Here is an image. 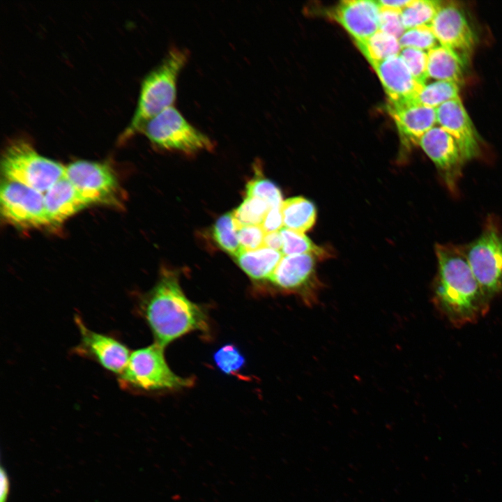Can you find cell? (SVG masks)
<instances>
[{"label": "cell", "mask_w": 502, "mask_h": 502, "mask_svg": "<svg viewBox=\"0 0 502 502\" xmlns=\"http://www.w3.org/2000/svg\"><path fill=\"white\" fill-rule=\"evenodd\" d=\"M263 247L281 252L282 248V238L280 231L266 234L264 239Z\"/></svg>", "instance_id": "cell-35"}, {"label": "cell", "mask_w": 502, "mask_h": 502, "mask_svg": "<svg viewBox=\"0 0 502 502\" xmlns=\"http://www.w3.org/2000/svg\"><path fill=\"white\" fill-rule=\"evenodd\" d=\"M4 178L43 194L65 176L66 166L40 155L26 141L15 139L1 158Z\"/></svg>", "instance_id": "cell-4"}, {"label": "cell", "mask_w": 502, "mask_h": 502, "mask_svg": "<svg viewBox=\"0 0 502 502\" xmlns=\"http://www.w3.org/2000/svg\"><path fill=\"white\" fill-rule=\"evenodd\" d=\"M436 110L437 123L455 139L464 160L477 157L480 151L479 136L459 97Z\"/></svg>", "instance_id": "cell-12"}, {"label": "cell", "mask_w": 502, "mask_h": 502, "mask_svg": "<svg viewBox=\"0 0 502 502\" xmlns=\"http://www.w3.org/2000/svg\"><path fill=\"white\" fill-rule=\"evenodd\" d=\"M437 273L432 302L450 324L460 328L477 322L488 312L485 296L469 264L464 246L436 244Z\"/></svg>", "instance_id": "cell-1"}, {"label": "cell", "mask_w": 502, "mask_h": 502, "mask_svg": "<svg viewBox=\"0 0 502 502\" xmlns=\"http://www.w3.org/2000/svg\"><path fill=\"white\" fill-rule=\"evenodd\" d=\"M119 381L123 386L141 390H178L195 381L176 374L165 360L164 348L156 343L130 353Z\"/></svg>", "instance_id": "cell-5"}, {"label": "cell", "mask_w": 502, "mask_h": 502, "mask_svg": "<svg viewBox=\"0 0 502 502\" xmlns=\"http://www.w3.org/2000/svg\"><path fill=\"white\" fill-rule=\"evenodd\" d=\"M356 43L371 66L398 55L402 49L397 38L381 30L367 40Z\"/></svg>", "instance_id": "cell-22"}, {"label": "cell", "mask_w": 502, "mask_h": 502, "mask_svg": "<svg viewBox=\"0 0 502 502\" xmlns=\"http://www.w3.org/2000/svg\"><path fill=\"white\" fill-rule=\"evenodd\" d=\"M387 110L406 146L418 144L423 135L437 122L436 109L423 105L417 100L388 102Z\"/></svg>", "instance_id": "cell-15"}, {"label": "cell", "mask_w": 502, "mask_h": 502, "mask_svg": "<svg viewBox=\"0 0 502 502\" xmlns=\"http://www.w3.org/2000/svg\"><path fill=\"white\" fill-rule=\"evenodd\" d=\"M418 145L434 162L448 189L456 192L465 160L455 139L441 126H434Z\"/></svg>", "instance_id": "cell-10"}, {"label": "cell", "mask_w": 502, "mask_h": 502, "mask_svg": "<svg viewBox=\"0 0 502 502\" xmlns=\"http://www.w3.org/2000/svg\"><path fill=\"white\" fill-rule=\"evenodd\" d=\"M282 238L281 252L283 256L312 254L324 257L326 251L315 245L304 233L283 227L280 230Z\"/></svg>", "instance_id": "cell-26"}, {"label": "cell", "mask_w": 502, "mask_h": 502, "mask_svg": "<svg viewBox=\"0 0 502 502\" xmlns=\"http://www.w3.org/2000/svg\"><path fill=\"white\" fill-rule=\"evenodd\" d=\"M400 10L380 7L379 30L390 34L398 40L405 31Z\"/></svg>", "instance_id": "cell-32"}, {"label": "cell", "mask_w": 502, "mask_h": 502, "mask_svg": "<svg viewBox=\"0 0 502 502\" xmlns=\"http://www.w3.org/2000/svg\"><path fill=\"white\" fill-rule=\"evenodd\" d=\"M75 323L81 337L77 351L92 357L106 370L120 374L130 355L126 345L110 336L89 330L79 317H75Z\"/></svg>", "instance_id": "cell-14"}, {"label": "cell", "mask_w": 502, "mask_h": 502, "mask_svg": "<svg viewBox=\"0 0 502 502\" xmlns=\"http://www.w3.org/2000/svg\"><path fill=\"white\" fill-rule=\"evenodd\" d=\"M464 248L473 275L491 302L502 292V229L489 218L480 235Z\"/></svg>", "instance_id": "cell-6"}, {"label": "cell", "mask_w": 502, "mask_h": 502, "mask_svg": "<svg viewBox=\"0 0 502 502\" xmlns=\"http://www.w3.org/2000/svg\"><path fill=\"white\" fill-rule=\"evenodd\" d=\"M410 73L420 84L425 85L427 75V52L423 50L405 47L402 48L399 54Z\"/></svg>", "instance_id": "cell-31"}, {"label": "cell", "mask_w": 502, "mask_h": 502, "mask_svg": "<svg viewBox=\"0 0 502 502\" xmlns=\"http://www.w3.org/2000/svg\"><path fill=\"white\" fill-rule=\"evenodd\" d=\"M1 213L9 223L24 228L50 225L44 194L7 179L0 189Z\"/></svg>", "instance_id": "cell-8"}, {"label": "cell", "mask_w": 502, "mask_h": 502, "mask_svg": "<svg viewBox=\"0 0 502 502\" xmlns=\"http://www.w3.org/2000/svg\"><path fill=\"white\" fill-rule=\"evenodd\" d=\"M188 58L187 50L173 47L162 61L145 76L141 84L134 115L123 132V137L141 131L148 121L174 105L178 75Z\"/></svg>", "instance_id": "cell-3"}, {"label": "cell", "mask_w": 502, "mask_h": 502, "mask_svg": "<svg viewBox=\"0 0 502 502\" xmlns=\"http://www.w3.org/2000/svg\"><path fill=\"white\" fill-rule=\"evenodd\" d=\"M437 40L430 25H423L405 30L399 39L401 48L411 47L430 50L437 46Z\"/></svg>", "instance_id": "cell-30"}, {"label": "cell", "mask_w": 502, "mask_h": 502, "mask_svg": "<svg viewBox=\"0 0 502 502\" xmlns=\"http://www.w3.org/2000/svg\"><path fill=\"white\" fill-rule=\"evenodd\" d=\"M430 26L441 45L453 50L464 58L473 50L474 33L465 15L457 6L452 3L441 6Z\"/></svg>", "instance_id": "cell-13"}, {"label": "cell", "mask_w": 502, "mask_h": 502, "mask_svg": "<svg viewBox=\"0 0 502 502\" xmlns=\"http://www.w3.org/2000/svg\"><path fill=\"white\" fill-rule=\"evenodd\" d=\"M428 77L459 84L463 79L464 58L453 50L437 45L427 52Z\"/></svg>", "instance_id": "cell-19"}, {"label": "cell", "mask_w": 502, "mask_h": 502, "mask_svg": "<svg viewBox=\"0 0 502 502\" xmlns=\"http://www.w3.org/2000/svg\"><path fill=\"white\" fill-rule=\"evenodd\" d=\"M379 7L388 8L393 9L400 10L403 9L410 1H376Z\"/></svg>", "instance_id": "cell-37"}, {"label": "cell", "mask_w": 502, "mask_h": 502, "mask_svg": "<svg viewBox=\"0 0 502 502\" xmlns=\"http://www.w3.org/2000/svg\"><path fill=\"white\" fill-rule=\"evenodd\" d=\"M372 66L388 97V102L417 100L424 85L415 79L399 54L375 63Z\"/></svg>", "instance_id": "cell-17"}, {"label": "cell", "mask_w": 502, "mask_h": 502, "mask_svg": "<svg viewBox=\"0 0 502 502\" xmlns=\"http://www.w3.org/2000/svg\"><path fill=\"white\" fill-rule=\"evenodd\" d=\"M213 358L217 367L226 374H234L245 365V356L233 344L222 346L213 353Z\"/></svg>", "instance_id": "cell-29"}, {"label": "cell", "mask_w": 502, "mask_h": 502, "mask_svg": "<svg viewBox=\"0 0 502 502\" xmlns=\"http://www.w3.org/2000/svg\"><path fill=\"white\" fill-rule=\"evenodd\" d=\"M50 225H56L92 203L65 176L44 193Z\"/></svg>", "instance_id": "cell-18"}, {"label": "cell", "mask_w": 502, "mask_h": 502, "mask_svg": "<svg viewBox=\"0 0 502 502\" xmlns=\"http://www.w3.org/2000/svg\"><path fill=\"white\" fill-rule=\"evenodd\" d=\"M441 6L440 1L410 0L400 12L402 22L405 30L430 25Z\"/></svg>", "instance_id": "cell-23"}, {"label": "cell", "mask_w": 502, "mask_h": 502, "mask_svg": "<svg viewBox=\"0 0 502 502\" xmlns=\"http://www.w3.org/2000/svg\"><path fill=\"white\" fill-rule=\"evenodd\" d=\"M315 257L312 254L283 256L268 280L279 289L298 294L311 307L317 301Z\"/></svg>", "instance_id": "cell-9"}, {"label": "cell", "mask_w": 502, "mask_h": 502, "mask_svg": "<svg viewBox=\"0 0 502 502\" xmlns=\"http://www.w3.org/2000/svg\"><path fill=\"white\" fill-rule=\"evenodd\" d=\"M139 311L152 332L155 343L163 348L190 332L209 331L205 310L187 298L178 277L172 273L162 275L141 301Z\"/></svg>", "instance_id": "cell-2"}, {"label": "cell", "mask_w": 502, "mask_h": 502, "mask_svg": "<svg viewBox=\"0 0 502 502\" xmlns=\"http://www.w3.org/2000/svg\"><path fill=\"white\" fill-rule=\"evenodd\" d=\"M246 195L265 201L271 208L280 207L283 202L279 188L272 181L261 177L254 178L248 183Z\"/></svg>", "instance_id": "cell-28"}, {"label": "cell", "mask_w": 502, "mask_h": 502, "mask_svg": "<svg viewBox=\"0 0 502 502\" xmlns=\"http://www.w3.org/2000/svg\"><path fill=\"white\" fill-rule=\"evenodd\" d=\"M261 226L267 233L279 231L284 227L283 218L280 207H273L266 213Z\"/></svg>", "instance_id": "cell-34"}, {"label": "cell", "mask_w": 502, "mask_h": 502, "mask_svg": "<svg viewBox=\"0 0 502 502\" xmlns=\"http://www.w3.org/2000/svg\"><path fill=\"white\" fill-rule=\"evenodd\" d=\"M281 211L284 227L291 230L305 233L316 222V206L303 197H294L283 201Z\"/></svg>", "instance_id": "cell-21"}, {"label": "cell", "mask_w": 502, "mask_h": 502, "mask_svg": "<svg viewBox=\"0 0 502 502\" xmlns=\"http://www.w3.org/2000/svg\"><path fill=\"white\" fill-rule=\"evenodd\" d=\"M141 131L153 144L164 149L193 153L213 146L211 139L174 105L148 121Z\"/></svg>", "instance_id": "cell-7"}, {"label": "cell", "mask_w": 502, "mask_h": 502, "mask_svg": "<svg viewBox=\"0 0 502 502\" xmlns=\"http://www.w3.org/2000/svg\"><path fill=\"white\" fill-rule=\"evenodd\" d=\"M379 14L380 7L376 1L347 0L335 7L333 16L358 43L379 30Z\"/></svg>", "instance_id": "cell-16"}, {"label": "cell", "mask_w": 502, "mask_h": 502, "mask_svg": "<svg viewBox=\"0 0 502 502\" xmlns=\"http://www.w3.org/2000/svg\"><path fill=\"white\" fill-rule=\"evenodd\" d=\"M238 227L233 213H227L219 218L213 226V237L225 252L236 257L242 250L237 234Z\"/></svg>", "instance_id": "cell-25"}, {"label": "cell", "mask_w": 502, "mask_h": 502, "mask_svg": "<svg viewBox=\"0 0 502 502\" xmlns=\"http://www.w3.org/2000/svg\"><path fill=\"white\" fill-rule=\"evenodd\" d=\"M66 178L92 204L111 201L118 183L105 164L78 160L66 166Z\"/></svg>", "instance_id": "cell-11"}, {"label": "cell", "mask_w": 502, "mask_h": 502, "mask_svg": "<svg viewBox=\"0 0 502 502\" xmlns=\"http://www.w3.org/2000/svg\"><path fill=\"white\" fill-rule=\"evenodd\" d=\"M270 208L265 201L247 197L232 213L238 228L246 225H261Z\"/></svg>", "instance_id": "cell-27"}, {"label": "cell", "mask_w": 502, "mask_h": 502, "mask_svg": "<svg viewBox=\"0 0 502 502\" xmlns=\"http://www.w3.org/2000/svg\"><path fill=\"white\" fill-rule=\"evenodd\" d=\"M10 490V482L5 469L1 468V496L0 502H7Z\"/></svg>", "instance_id": "cell-36"}, {"label": "cell", "mask_w": 502, "mask_h": 502, "mask_svg": "<svg viewBox=\"0 0 502 502\" xmlns=\"http://www.w3.org/2000/svg\"><path fill=\"white\" fill-rule=\"evenodd\" d=\"M237 234L242 250H252L263 247L266 232L261 225L239 227Z\"/></svg>", "instance_id": "cell-33"}, {"label": "cell", "mask_w": 502, "mask_h": 502, "mask_svg": "<svg viewBox=\"0 0 502 502\" xmlns=\"http://www.w3.org/2000/svg\"><path fill=\"white\" fill-rule=\"evenodd\" d=\"M283 255L280 251L262 247L257 250H241L235 257L241 268L252 279H269Z\"/></svg>", "instance_id": "cell-20"}, {"label": "cell", "mask_w": 502, "mask_h": 502, "mask_svg": "<svg viewBox=\"0 0 502 502\" xmlns=\"http://www.w3.org/2000/svg\"><path fill=\"white\" fill-rule=\"evenodd\" d=\"M459 98V86L449 82L436 80L425 84L417 96V101L425 106L436 109L442 104Z\"/></svg>", "instance_id": "cell-24"}]
</instances>
